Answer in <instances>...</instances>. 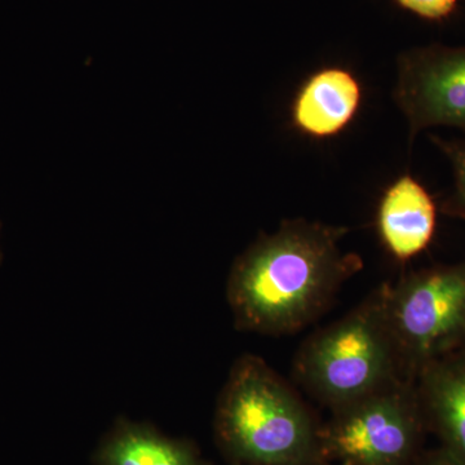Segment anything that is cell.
<instances>
[{
    "label": "cell",
    "mask_w": 465,
    "mask_h": 465,
    "mask_svg": "<svg viewBox=\"0 0 465 465\" xmlns=\"http://www.w3.org/2000/svg\"><path fill=\"white\" fill-rule=\"evenodd\" d=\"M388 321L407 381L465 347V260L410 272L391 286Z\"/></svg>",
    "instance_id": "obj_4"
},
{
    "label": "cell",
    "mask_w": 465,
    "mask_h": 465,
    "mask_svg": "<svg viewBox=\"0 0 465 465\" xmlns=\"http://www.w3.org/2000/svg\"><path fill=\"white\" fill-rule=\"evenodd\" d=\"M393 99L409 124L410 145L421 131L433 127L465 133V45H430L402 52Z\"/></svg>",
    "instance_id": "obj_6"
},
{
    "label": "cell",
    "mask_w": 465,
    "mask_h": 465,
    "mask_svg": "<svg viewBox=\"0 0 465 465\" xmlns=\"http://www.w3.org/2000/svg\"><path fill=\"white\" fill-rule=\"evenodd\" d=\"M321 428L323 463L414 465L425 424L416 382L399 381L332 411Z\"/></svg>",
    "instance_id": "obj_5"
},
{
    "label": "cell",
    "mask_w": 465,
    "mask_h": 465,
    "mask_svg": "<svg viewBox=\"0 0 465 465\" xmlns=\"http://www.w3.org/2000/svg\"><path fill=\"white\" fill-rule=\"evenodd\" d=\"M414 465H465V463L448 450L440 448L423 458L418 459Z\"/></svg>",
    "instance_id": "obj_13"
},
{
    "label": "cell",
    "mask_w": 465,
    "mask_h": 465,
    "mask_svg": "<svg viewBox=\"0 0 465 465\" xmlns=\"http://www.w3.org/2000/svg\"><path fill=\"white\" fill-rule=\"evenodd\" d=\"M97 465H204L194 446L136 424H122L104 440Z\"/></svg>",
    "instance_id": "obj_10"
},
{
    "label": "cell",
    "mask_w": 465,
    "mask_h": 465,
    "mask_svg": "<svg viewBox=\"0 0 465 465\" xmlns=\"http://www.w3.org/2000/svg\"><path fill=\"white\" fill-rule=\"evenodd\" d=\"M461 351H463V353L465 354V347L461 349Z\"/></svg>",
    "instance_id": "obj_14"
},
{
    "label": "cell",
    "mask_w": 465,
    "mask_h": 465,
    "mask_svg": "<svg viewBox=\"0 0 465 465\" xmlns=\"http://www.w3.org/2000/svg\"><path fill=\"white\" fill-rule=\"evenodd\" d=\"M216 433L250 465H322L321 428L298 393L262 358L235 362L220 396Z\"/></svg>",
    "instance_id": "obj_2"
},
{
    "label": "cell",
    "mask_w": 465,
    "mask_h": 465,
    "mask_svg": "<svg viewBox=\"0 0 465 465\" xmlns=\"http://www.w3.org/2000/svg\"><path fill=\"white\" fill-rule=\"evenodd\" d=\"M425 423L442 440V448L465 463V354L440 358L416 378Z\"/></svg>",
    "instance_id": "obj_9"
},
{
    "label": "cell",
    "mask_w": 465,
    "mask_h": 465,
    "mask_svg": "<svg viewBox=\"0 0 465 465\" xmlns=\"http://www.w3.org/2000/svg\"><path fill=\"white\" fill-rule=\"evenodd\" d=\"M362 97V85L353 73L344 67H323L300 85L291 105V122L312 139L338 136L356 118Z\"/></svg>",
    "instance_id": "obj_8"
},
{
    "label": "cell",
    "mask_w": 465,
    "mask_h": 465,
    "mask_svg": "<svg viewBox=\"0 0 465 465\" xmlns=\"http://www.w3.org/2000/svg\"><path fill=\"white\" fill-rule=\"evenodd\" d=\"M348 232L345 226L293 219L251 244L226 287L238 329L286 335L320 317L342 284L362 271V258L341 250Z\"/></svg>",
    "instance_id": "obj_1"
},
{
    "label": "cell",
    "mask_w": 465,
    "mask_h": 465,
    "mask_svg": "<svg viewBox=\"0 0 465 465\" xmlns=\"http://www.w3.org/2000/svg\"><path fill=\"white\" fill-rule=\"evenodd\" d=\"M401 7L428 21H442L454 14L459 0H394Z\"/></svg>",
    "instance_id": "obj_12"
},
{
    "label": "cell",
    "mask_w": 465,
    "mask_h": 465,
    "mask_svg": "<svg viewBox=\"0 0 465 465\" xmlns=\"http://www.w3.org/2000/svg\"><path fill=\"white\" fill-rule=\"evenodd\" d=\"M430 139L448 158L454 176L451 192L440 203V213L465 220V142L459 139H443L437 134H430Z\"/></svg>",
    "instance_id": "obj_11"
},
{
    "label": "cell",
    "mask_w": 465,
    "mask_h": 465,
    "mask_svg": "<svg viewBox=\"0 0 465 465\" xmlns=\"http://www.w3.org/2000/svg\"><path fill=\"white\" fill-rule=\"evenodd\" d=\"M388 290L381 284L299 349L295 378L332 411L405 379L388 321Z\"/></svg>",
    "instance_id": "obj_3"
},
{
    "label": "cell",
    "mask_w": 465,
    "mask_h": 465,
    "mask_svg": "<svg viewBox=\"0 0 465 465\" xmlns=\"http://www.w3.org/2000/svg\"><path fill=\"white\" fill-rule=\"evenodd\" d=\"M322 465H329V464L323 463Z\"/></svg>",
    "instance_id": "obj_15"
},
{
    "label": "cell",
    "mask_w": 465,
    "mask_h": 465,
    "mask_svg": "<svg viewBox=\"0 0 465 465\" xmlns=\"http://www.w3.org/2000/svg\"><path fill=\"white\" fill-rule=\"evenodd\" d=\"M437 210L430 193L411 174H401L385 189L376 228L391 258L406 262L428 249L436 234Z\"/></svg>",
    "instance_id": "obj_7"
}]
</instances>
